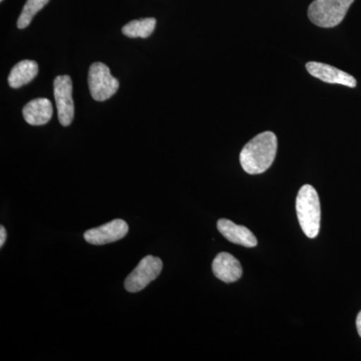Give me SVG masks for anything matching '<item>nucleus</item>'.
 I'll return each instance as SVG.
<instances>
[{"label":"nucleus","instance_id":"1","mask_svg":"<svg viewBox=\"0 0 361 361\" xmlns=\"http://www.w3.org/2000/svg\"><path fill=\"white\" fill-rule=\"evenodd\" d=\"M277 137L274 133H261L247 142L240 153V164L249 175L262 174L272 166L276 157Z\"/></svg>","mask_w":361,"mask_h":361},{"label":"nucleus","instance_id":"2","mask_svg":"<svg viewBox=\"0 0 361 361\" xmlns=\"http://www.w3.org/2000/svg\"><path fill=\"white\" fill-rule=\"evenodd\" d=\"M296 213L299 224L308 238H315L319 234L320 210L319 196L311 185H304L299 190L296 198Z\"/></svg>","mask_w":361,"mask_h":361},{"label":"nucleus","instance_id":"3","mask_svg":"<svg viewBox=\"0 0 361 361\" xmlns=\"http://www.w3.org/2000/svg\"><path fill=\"white\" fill-rule=\"evenodd\" d=\"M355 0H314L308 7V18L319 27L337 26L345 18Z\"/></svg>","mask_w":361,"mask_h":361},{"label":"nucleus","instance_id":"4","mask_svg":"<svg viewBox=\"0 0 361 361\" xmlns=\"http://www.w3.org/2000/svg\"><path fill=\"white\" fill-rule=\"evenodd\" d=\"M89 87L92 97L97 102H104L118 92L120 85L111 75L109 66L103 63H94L90 68Z\"/></svg>","mask_w":361,"mask_h":361},{"label":"nucleus","instance_id":"5","mask_svg":"<svg viewBox=\"0 0 361 361\" xmlns=\"http://www.w3.org/2000/svg\"><path fill=\"white\" fill-rule=\"evenodd\" d=\"M163 269V262L155 256H146L126 279L125 287L128 291L135 293L146 288L156 280Z\"/></svg>","mask_w":361,"mask_h":361},{"label":"nucleus","instance_id":"6","mask_svg":"<svg viewBox=\"0 0 361 361\" xmlns=\"http://www.w3.org/2000/svg\"><path fill=\"white\" fill-rule=\"evenodd\" d=\"M54 99L58 108L59 121L63 127H68L75 116V104L73 99V82L68 75H59L54 82Z\"/></svg>","mask_w":361,"mask_h":361},{"label":"nucleus","instance_id":"7","mask_svg":"<svg viewBox=\"0 0 361 361\" xmlns=\"http://www.w3.org/2000/svg\"><path fill=\"white\" fill-rule=\"evenodd\" d=\"M129 232V226L123 220L116 219L101 227L85 233V241L92 245H104L123 239Z\"/></svg>","mask_w":361,"mask_h":361},{"label":"nucleus","instance_id":"8","mask_svg":"<svg viewBox=\"0 0 361 361\" xmlns=\"http://www.w3.org/2000/svg\"><path fill=\"white\" fill-rule=\"evenodd\" d=\"M306 70L312 77L327 84L342 85L348 87H355L357 85L353 75L326 63L310 61L306 65Z\"/></svg>","mask_w":361,"mask_h":361},{"label":"nucleus","instance_id":"9","mask_svg":"<svg viewBox=\"0 0 361 361\" xmlns=\"http://www.w3.org/2000/svg\"><path fill=\"white\" fill-rule=\"evenodd\" d=\"M212 270L214 275L225 283L237 281L243 274L238 259L226 252L218 254L214 259Z\"/></svg>","mask_w":361,"mask_h":361},{"label":"nucleus","instance_id":"10","mask_svg":"<svg viewBox=\"0 0 361 361\" xmlns=\"http://www.w3.org/2000/svg\"><path fill=\"white\" fill-rule=\"evenodd\" d=\"M217 227L221 234L231 243L247 247V248L257 245L258 242L255 235L245 226L235 224L230 220L221 219L218 221Z\"/></svg>","mask_w":361,"mask_h":361},{"label":"nucleus","instance_id":"11","mask_svg":"<svg viewBox=\"0 0 361 361\" xmlns=\"http://www.w3.org/2000/svg\"><path fill=\"white\" fill-rule=\"evenodd\" d=\"M54 114V109L51 101L44 97L32 99L25 104L23 110V118L25 122L32 126L45 125L51 121Z\"/></svg>","mask_w":361,"mask_h":361},{"label":"nucleus","instance_id":"12","mask_svg":"<svg viewBox=\"0 0 361 361\" xmlns=\"http://www.w3.org/2000/svg\"><path fill=\"white\" fill-rule=\"evenodd\" d=\"M39 73V65L33 61H23L13 66L8 77V84L13 89H20L32 82Z\"/></svg>","mask_w":361,"mask_h":361},{"label":"nucleus","instance_id":"13","mask_svg":"<svg viewBox=\"0 0 361 361\" xmlns=\"http://www.w3.org/2000/svg\"><path fill=\"white\" fill-rule=\"evenodd\" d=\"M157 20L155 18H144V20H133L123 27V33L132 39H147L155 30Z\"/></svg>","mask_w":361,"mask_h":361},{"label":"nucleus","instance_id":"14","mask_svg":"<svg viewBox=\"0 0 361 361\" xmlns=\"http://www.w3.org/2000/svg\"><path fill=\"white\" fill-rule=\"evenodd\" d=\"M49 0H27L23 6V13H20V18H18V27L20 30L27 27L33 18L49 4Z\"/></svg>","mask_w":361,"mask_h":361},{"label":"nucleus","instance_id":"15","mask_svg":"<svg viewBox=\"0 0 361 361\" xmlns=\"http://www.w3.org/2000/svg\"><path fill=\"white\" fill-rule=\"evenodd\" d=\"M6 240V230L4 226L0 227V247L4 246V242Z\"/></svg>","mask_w":361,"mask_h":361},{"label":"nucleus","instance_id":"16","mask_svg":"<svg viewBox=\"0 0 361 361\" xmlns=\"http://www.w3.org/2000/svg\"><path fill=\"white\" fill-rule=\"evenodd\" d=\"M356 329H357L358 334L361 337V311L358 313L357 318H356Z\"/></svg>","mask_w":361,"mask_h":361},{"label":"nucleus","instance_id":"17","mask_svg":"<svg viewBox=\"0 0 361 361\" xmlns=\"http://www.w3.org/2000/svg\"><path fill=\"white\" fill-rule=\"evenodd\" d=\"M0 1H4V0H0Z\"/></svg>","mask_w":361,"mask_h":361}]
</instances>
